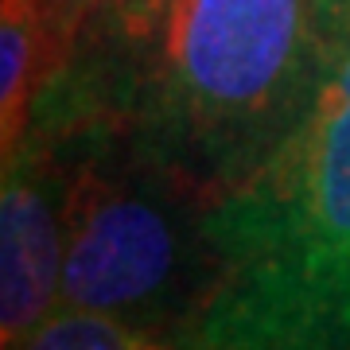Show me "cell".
<instances>
[{"label":"cell","instance_id":"cell-1","mask_svg":"<svg viewBox=\"0 0 350 350\" xmlns=\"http://www.w3.org/2000/svg\"><path fill=\"white\" fill-rule=\"evenodd\" d=\"M319 78L296 129L202 218L195 350H350V0H315Z\"/></svg>","mask_w":350,"mask_h":350},{"label":"cell","instance_id":"cell-2","mask_svg":"<svg viewBox=\"0 0 350 350\" xmlns=\"http://www.w3.org/2000/svg\"><path fill=\"white\" fill-rule=\"evenodd\" d=\"M148 47L113 94L140 148L214 206L304 117L323 31L315 0H172Z\"/></svg>","mask_w":350,"mask_h":350},{"label":"cell","instance_id":"cell-3","mask_svg":"<svg viewBox=\"0 0 350 350\" xmlns=\"http://www.w3.org/2000/svg\"><path fill=\"white\" fill-rule=\"evenodd\" d=\"M66 245V156L55 129L31 113L4 152L0 183V350H20L59 304Z\"/></svg>","mask_w":350,"mask_h":350},{"label":"cell","instance_id":"cell-4","mask_svg":"<svg viewBox=\"0 0 350 350\" xmlns=\"http://www.w3.org/2000/svg\"><path fill=\"white\" fill-rule=\"evenodd\" d=\"M59 78L39 0H0V148L12 152L24 137L43 86Z\"/></svg>","mask_w":350,"mask_h":350},{"label":"cell","instance_id":"cell-5","mask_svg":"<svg viewBox=\"0 0 350 350\" xmlns=\"http://www.w3.org/2000/svg\"><path fill=\"white\" fill-rule=\"evenodd\" d=\"M20 350H195L183 331L137 323L125 315L86 312V308H55Z\"/></svg>","mask_w":350,"mask_h":350},{"label":"cell","instance_id":"cell-6","mask_svg":"<svg viewBox=\"0 0 350 350\" xmlns=\"http://www.w3.org/2000/svg\"><path fill=\"white\" fill-rule=\"evenodd\" d=\"M167 8H172V0H105L101 16H105V31L117 47L140 51L156 39Z\"/></svg>","mask_w":350,"mask_h":350},{"label":"cell","instance_id":"cell-7","mask_svg":"<svg viewBox=\"0 0 350 350\" xmlns=\"http://www.w3.org/2000/svg\"><path fill=\"white\" fill-rule=\"evenodd\" d=\"M43 20H47L51 43H55V59H59V75L75 63V51L86 36L90 20L105 8V0H39Z\"/></svg>","mask_w":350,"mask_h":350}]
</instances>
